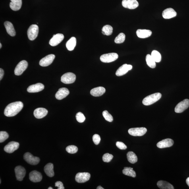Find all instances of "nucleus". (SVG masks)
Segmentation results:
<instances>
[{
	"label": "nucleus",
	"instance_id": "nucleus-1",
	"mask_svg": "<svg viewBox=\"0 0 189 189\" xmlns=\"http://www.w3.org/2000/svg\"><path fill=\"white\" fill-rule=\"evenodd\" d=\"M23 106V104L20 101L12 103L6 107L4 114L8 117H13L19 113Z\"/></svg>",
	"mask_w": 189,
	"mask_h": 189
},
{
	"label": "nucleus",
	"instance_id": "nucleus-2",
	"mask_svg": "<svg viewBox=\"0 0 189 189\" xmlns=\"http://www.w3.org/2000/svg\"><path fill=\"white\" fill-rule=\"evenodd\" d=\"M161 97V93H155L145 97L142 102L143 104L145 105H149L153 104L159 100Z\"/></svg>",
	"mask_w": 189,
	"mask_h": 189
},
{
	"label": "nucleus",
	"instance_id": "nucleus-3",
	"mask_svg": "<svg viewBox=\"0 0 189 189\" xmlns=\"http://www.w3.org/2000/svg\"><path fill=\"white\" fill-rule=\"evenodd\" d=\"M39 33V27L37 25L33 24L29 27L28 36L29 40L33 41L37 38Z\"/></svg>",
	"mask_w": 189,
	"mask_h": 189
},
{
	"label": "nucleus",
	"instance_id": "nucleus-4",
	"mask_svg": "<svg viewBox=\"0 0 189 189\" xmlns=\"http://www.w3.org/2000/svg\"><path fill=\"white\" fill-rule=\"evenodd\" d=\"M118 57V54L115 53L104 54L101 56V61L104 63H110L115 61Z\"/></svg>",
	"mask_w": 189,
	"mask_h": 189
},
{
	"label": "nucleus",
	"instance_id": "nucleus-5",
	"mask_svg": "<svg viewBox=\"0 0 189 189\" xmlns=\"http://www.w3.org/2000/svg\"><path fill=\"white\" fill-rule=\"evenodd\" d=\"M76 76L72 72H67L61 76V81L66 84H72L75 81Z\"/></svg>",
	"mask_w": 189,
	"mask_h": 189
},
{
	"label": "nucleus",
	"instance_id": "nucleus-6",
	"mask_svg": "<svg viewBox=\"0 0 189 189\" xmlns=\"http://www.w3.org/2000/svg\"><path fill=\"white\" fill-rule=\"evenodd\" d=\"M28 66V62L25 60H22L18 63L14 70V74L16 75H21L26 70Z\"/></svg>",
	"mask_w": 189,
	"mask_h": 189
},
{
	"label": "nucleus",
	"instance_id": "nucleus-7",
	"mask_svg": "<svg viewBox=\"0 0 189 189\" xmlns=\"http://www.w3.org/2000/svg\"><path fill=\"white\" fill-rule=\"evenodd\" d=\"M24 158L30 164L35 165L38 164L40 161L39 158L34 156L31 153L27 152L24 155Z\"/></svg>",
	"mask_w": 189,
	"mask_h": 189
},
{
	"label": "nucleus",
	"instance_id": "nucleus-8",
	"mask_svg": "<svg viewBox=\"0 0 189 189\" xmlns=\"http://www.w3.org/2000/svg\"><path fill=\"white\" fill-rule=\"evenodd\" d=\"M147 131L145 128H131L128 130V132L131 135L134 136H142L144 135Z\"/></svg>",
	"mask_w": 189,
	"mask_h": 189
},
{
	"label": "nucleus",
	"instance_id": "nucleus-9",
	"mask_svg": "<svg viewBox=\"0 0 189 189\" xmlns=\"http://www.w3.org/2000/svg\"><path fill=\"white\" fill-rule=\"evenodd\" d=\"M189 107V100L188 99H185L181 102L176 105L175 108L176 113H182Z\"/></svg>",
	"mask_w": 189,
	"mask_h": 189
},
{
	"label": "nucleus",
	"instance_id": "nucleus-10",
	"mask_svg": "<svg viewBox=\"0 0 189 189\" xmlns=\"http://www.w3.org/2000/svg\"><path fill=\"white\" fill-rule=\"evenodd\" d=\"M55 58V55L53 54L46 56L40 60L39 65L42 67H47L52 63Z\"/></svg>",
	"mask_w": 189,
	"mask_h": 189
},
{
	"label": "nucleus",
	"instance_id": "nucleus-11",
	"mask_svg": "<svg viewBox=\"0 0 189 189\" xmlns=\"http://www.w3.org/2000/svg\"><path fill=\"white\" fill-rule=\"evenodd\" d=\"M122 5L125 8L134 9L138 7L139 3L137 0H123Z\"/></svg>",
	"mask_w": 189,
	"mask_h": 189
},
{
	"label": "nucleus",
	"instance_id": "nucleus-12",
	"mask_svg": "<svg viewBox=\"0 0 189 189\" xmlns=\"http://www.w3.org/2000/svg\"><path fill=\"white\" fill-rule=\"evenodd\" d=\"M90 178V174L87 172L78 173L75 176V180L77 182L82 183L88 181Z\"/></svg>",
	"mask_w": 189,
	"mask_h": 189
},
{
	"label": "nucleus",
	"instance_id": "nucleus-13",
	"mask_svg": "<svg viewBox=\"0 0 189 189\" xmlns=\"http://www.w3.org/2000/svg\"><path fill=\"white\" fill-rule=\"evenodd\" d=\"M14 170L16 179L19 181H22L26 175L25 169L22 166H18L16 167Z\"/></svg>",
	"mask_w": 189,
	"mask_h": 189
},
{
	"label": "nucleus",
	"instance_id": "nucleus-14",
	"mask_svg": "<svg viewBox=\"0 0 189 189\" xmlns=\"http://www.w3.org/2000/svg\"><path fill=\"white\" fill-rule=\"evenodd\" d=\"M64 38V36L63 34H58L54 35L52 38L49 41V44L52 46H56L61 42Z\"/></svg>",
	"mask_w": 189,
	"mask_h": 189
},
{
	"label": "nucleus",
	"instance_id": "nucleus-15",
	"mask_svg": "<svg viewBox=\"0 0 189 189\" xmlns=\"http://www.w3.org/2000/svg\"><path fill=\"white\" fill-rule=\"evenodd\" d=\"M19 144L18 142H11L6 145L4 148V150L6 152L11 153L14 152L19 148Z\"/></svg>",
	"mask_w": 189,
	"mask_h": 189
},
{
	"label": "nucleus",
	"instance_id": "nucleus-16",
	"mask_svg": "<svg viewBox=\"0 0 189 189\" xmlns=\"http://www.w3.org/2000/svg\"><path fill=\"white\" fill-rule=\"evenodd\" d=\"M132 66L131 65L124 64L120 67L116 72V75L118 76H122L127 73L129 70L132 69Z\"/></svg>",
	"mask_w": 189,
	"mask_h": 189
},
{
	"label": "nucleus",
	"instance_id": "nucleus-17",
	"mask_svg": "<svg viewBox=\"0 0 189 189\" xmlns=\"http://www.w3.org/2000/svg\"><path fill=\"white\" fill-rule=\"evenodd\" d=\"M44 89V86L41 83H37L29 86L27 91L28 93H35L40 92Z\"/></svg>",
	"mask_w": 189,
	"mask_h": 189
},
{
	"label": "nucleus",
	"instance_id": "nucleus-18",
	"mask_svg": "<svg viewBox=\"0 0 189 189\" xmlns=\"http://www.w3.org/2000/svg\"><path fill=\"white\" fill-rule=\"evenodd\" d=\"M42 174L40 172L37 171L31 172L29 174V179L33 182H40L42 180Z\"/></svg>",
	"mask_w": 189,
	"mask_h": 189
},
{
	"label": "nucleus",
	"instance_id": "nucleus-19",
	"mask_svg": "<svg viewBox=\"0 0 189 189\" xmlns=\"http://www.w3.org/2000/svg\"><path fill=\"white\" fill-rule=\"evenodd\" d=\"M174 141L171 139H165L157 143V146L160 149H163L169 147L173 146Z\"/></svg>",
	"mask_w": 189,
	"mask_h": 189
},
{
	"label": "nucleus",
	"instance_id": "nucleus-20",
	"mask_svg": "<svg viewBox=\"0 0 189 189\" xmlns=\"http://www.w3.org/2000/svg\"><path fill=\"white\" fill-rule=\"evenodd\" d=\"M69 91L68 89L65 88H62L59 89L55 94L56 98L58 100H61L69 94Z\"/></svg>",
	"mask_w": 189,
	"mask_h": 189
},
{
	"label": "nucleus",
	"instance_id": "nucleus-21",
	"mask_svg": "<svg viewBox=\"0 0 189 189\" xmlns=\"http://www.w3.org/2000/svg\"><path fill=\"white\" fill-rule=\"evenodd\" d=\"M176 12L171 8H167L164 10L163 12V17L165 19H169L176 16Z\"/></svg>",
	"mask_w": 189,
	"mask_h": 189
},
{
	"label": "nucleus",
	"instance_id": "nucleus-22",
	"mask_svg": "<svg viewBox=\"0 0 189 189\" xmlns=\"http://www.w3.org/2000/svg\"><path fill=\"white\" fill-rule=\"evenodd\" d=\"M48 111L47 109L44 108H38L35 110L34 115L35 117L38 119H41L45 117L47 115Z\"/></svg>",
	"mask_w": 189,
	"mask_h": 189
},
{
	"label": "nucleus",
	"instance_id": "nucleus-23",
	"mask_svg": "<svg viewBox=\"0 0 189 189\" xmlns=\"http://www.w3.org/2000/svg\"><path fill=\"white\" fill-rule=\"evenodd\" d=\"M105 92V89L102 87L93 88L90 91V94L95 97H99L102 95Z\"/></svg>",
	"mask_w": 189,
	"mask_h": 189
},
{
	"label": "nucleus",
	"instance_id": "nucleus-24",
	"mask_svg": "<svg viewBox=\"0 0 189 189\" xmlns=\"http://www.w3.org/2000/svg\"><path fill=\"white\" fill-rule=\"evenodd\" d=\"M152 34V31L149 30L138 29L136 31L137 36L140 38H148L151 36Z\"/></svg>",
	"mask_w": 189,
	"mask_h": 189
},
{
	"label": "nucleus",
	"instance_id": "nucleus-25",
	"mask_svg": "<svg viewBox=\"0 0 189 189\" xmlns=\"http://www.w3.org/2000/svg\"><path fill=\"white\" fill-rule=\"evenodd\" d=\"M4 25L8 34L12 37L15 36L16 34V31L12 23L6 21L4 23Z\"/></svg>",
	"mask_w": 189,
	"mask_h": 189
},
{
	"label": "nucleus",
	"instance_id": "nucleus-26",
	"mask_svg": "<svg viewBox=\"0 0 189 189\" xmlns=\"http://www.w3.org/2000/svg\"><path fill=\"white\" fill-rule=\"evenodd\" d=\"M10 7L11 9L14 11H17L21 8L22 0H11Z\"/></svg>",
	"mask_w": 189,
	"mask_h": 189
},
{
	"label": "nucleus",
	"instance_id": "nucleus-27",
	"mask_svg": "<svg viewBox=\"0 0 189 189\" xmlns=\"http://www.w3.org/2000/svg\"><path fill=\"white\" fill-rule=\"evenodd\" d=\"M44 171L46 175L50 177H52L55 175L54 171V165L53 164H47L44 167Z\"/></svg>",
	"mask_w": 189,
	"mask_h": 189
},
{
	"label": "nucleus",
	"instance_id": "nucleus-28",
	"mask_svg": "<svg viewBox=\"0 0 189 189\" xmlns=\"http://www.w3.org/2000/svg\"><path fill=\"white\" fill-rule=\"evenodd\" d=\"M76 44V39L75 37H72L66 43V46L68 51L73 50Z\"/></svg>",
	"mask_w": 189,
	"mask_h": 189
},
{
	"label": "nucleus",
	"instance_id": "nucleus-29",
	"mask_svg": "<svg viewBox=\"0 0 189 189\" xmlns=\"http://www.w3.org/2000/svg\"><path fill=\"white\" fill-rule=\"evenodd\" d=\"M157 186L161 189H174V187L170 183L161 180L158 182Z\"/></svg>",
	"mask_w": 189,
	"mask_h": 189
},
{
	"label": "nucleus",
	"instance_id": "nucleus-30",
	"mask_svg": "<svg viewBox=\"0 0 189 189\" xmlns=\"http://www.w3.org/2000/svg\"><path fill=\"white\" fill-rule=\"evenodd\" d=\"M123 173L124 175L131 176V177L134 178L136 176V173L133 168L131 167H125L123 170Z\"/></svg>",
	"mask_w": 189,
	"mask_h": 189
},
{
	"label": "nucleus",
	"instance_id": "nucleus-31",
	"mask_svg": "<svg viewBox=\"0 0 189 189\" xmlns=\"http://www.w3.org/2000/svg\"><path fill=\"white\" fill-rule=\"evenodd\" d=\"M127 157L128 161L131 163H135L138 161L137 157L133 152H128L127 154Z\"/></svg>",
	"mask_w": 189,
	"mask_h": 189
},
{
	"label": "nucleus",
	"instance_id": "nucleus-32",
	"mask_svg": "<svg viewBox=\"0 0 189 189\" xmlns=\"http://www.w3.org/2000/svg\"><path fill=\"white\" fill-rule=\"evenodd\" d=\"M146 60L147 65L149 67L154 68L156 67L155 62L153 59L151 55H147L146 56Z\"/></svg>",
	"mask_w": 189,
	"mask_h": 189
},
{
	"label": "nucleus",
	"instance_id": "nucleus-33",
	"mask_svg": "<svg viewBox=\"0 0 189 189\" xmlns=\"http://www.w3.org/2000/svg\"><path fill=\"white\" fill-rule=\"evenodd\" d=\"M113 27L108 25L104 26L102 28V31L104 32L105 35L107 36H110L113 34Z\"/></svg>",
	"mask_w": 189,
	"mask_h": 189
},
{
	"label": "nucleus",
	"instance_id": "nucleus-34",
	"mask_svg": "<svg viewBox=\"0 0 189 189\" xmlns=\"http://www.w3.org/2000/svg\"><path fill=\"white\" fill-rule=\"evenodd\" d=\"M151 55L155 61L156 62H160L161 60V55L158 51L154 50L151 53Z\"/></svg>",
	"mask_w": 189,
	"mask_h": 189
},
{
	"label": "nucleus",
	"instance_id": "nucleus-35",
	"mask_svg": "<svg viewBox=\"0 0 189 189\" xmlns=\"http://www.w3.org/2000/svg\"><path fill=\"white\" fill-rule=\"evenodd\" d=\"M126 39V35L123 33H120L118 36L116 37L115 39V42L116 43H123Z\"/></svg>",
	"mask_w": 189,
	"mask_h": 189
},
{
	"label": "nucleus",
	"instance_id": "nucleus-36",
	"mask_svg": "<svg viewBox=\"0 0 189 189\" xmlns=\"http://www.w3.org/2000/svg\"><path fill=\"white\" fill-rule=\"evenodd\" d=\"M66 150L69 153L74 154L77 152L78 148L74 145H69L66 147Z\"/></svg>",
	"mask_w": 189,
	"mask_h": 189
},
{
	"label": "nucleus",
	"instance_id": "nucleus-37",
	"mask_svg": "<svg viewBox=\"0 0 189 189\" xmlns=\"http://www.w3.org/2000/svg\"><path fill=\"white\" fill-rule=\"evenodd\" d=\"M102 115L105 119L107 121L111 122L113 121V116L110 114L107 111H103Z\"/></svg>",
	"mask_w": 189,
	"mask_h": 189
},
{
	"label": "nucleus",
	"instance_id": "nucleus-38",
	"mask_svg": "<svg viewBox=\"0 0 189 189\" xmlns=\"http://www.w3.org/2000/svg\"><path fill=\"white\" fill-rule=\"evenodd\" d=\"M113 158V155L108 153H105L102 157L103 161L105 162L109 163Z\"/></svg>",
	"mask_w": 189,
	"mask_h": 189
},
{
	"label": "nucleus",
	"instance_id": "nucleus-39",
	"mask_svg": "<svg viewBox=\"0 0 189 189\" xmlns=\"http://www.w3.org/2000/svg\"><path fill=\"white\" fill-rule=\"evenodd\" d=\"M76 118L77 120L80 123L84 122L86 120V117L81 112H78L76 114Z\"/></svg>",
	"mask_w": 189,
	"mask_h": 189
},
{
	"label": "nucleus",
	"instance_id": "nucleus-40",
	"mask_svg": "<svg viewBox=\"0 0 189 189\" xmlns=\"http://www.w3.org/2000/svg\"><path fill=\"white\" fill-rule=\"evenodd\" d=\"M9 135L5 131L0 132V143H3L9 138Z\"/></svg>",
	"mask_w": 189,
	"mask_h": 189
},
{
	"label": "nucleus",
	"instance_id": "nucleus-41",
	"mask_svg": "<svg viewBox=\"0 0 189 189\" xmlns=\"http://www.w3.org/2000/svg\"><path fill=\"white\" fill-rule=\"evenodd\" d=\"M93 143L95 145H98L100 142V137L98 134H95L93 136Z\"/></svg>",
	"mask_w": 189,
	"mask_h": 189
},
{
	"label": "nucleus",
	"instance_id": "nucleus-42",
	"mask_svg": "<svg viewBox=\"0 0 189 189\" xmlns=\"http://www.w3.org/2000/svg\"><path fill=\"white\" fill-rule=\"evenodd\" d=\"M116 145L118 148L121 149H125L127 148V146L124 143L120 142H117L116 143Z\"/></svg>",
	"mask_w": 189,
	"mask_h": 189
},
{
	"label": "nucleus",
	"instance_id": "nucleus-43",
	"mask_svg": "<svg viewBox=\"0 0 189 189\" xmlns=\"http://www.w3.org/2000/svg\"><path fill=\"white\" fill-rule=\"evenodd\" d=\"M55 186L58 187V189H64L65 188L63 186V185L61 182H55Z\"/></svg>",
	"mask_w": 189,
	"mask_h": 189
},
{
	"label": "nucleus",
	"instance_id": "nucleus-44",
	"mask_svg": "<svg viewBox=\"0 0 189 189\" xmlns=\"http://www.w3.org/2000/svg\"><path fill=\"white\" fill-rule=\"evenodd\" d=\"M4 75V70L1 68L0 69V80H1L2 79Z\"/></svg>",
	"mask_w": 189,
	"mask_h": 189
},
{
	"label": "nucleus",
	"instance_id": "nucleus-45",
	"mask_svg": "<svg viewBox=\"0 0 189 189\" xmlns=\"http://www.w3.org/2000/svg\"><path fill=\"white\" fill-rule=\"evenodd\" d=\"M186 182L187 185H188L189 187V177L186 180Z\"/></svg>",
	"mask_w": 189,
	"mask_h": 189
},
{
	"label": "nucleus",
	"instance_id": "nucleus-46",
	"mask_svg": "<svg viewBox=\"0 0 189 189\" xmlns=\"http://www.w3.org/2000/svg\"><path fill=\"white\" fill-rule=\"evenodd\" d=\"M97 189H104V188H102V187L101 186H99L98 187H97Z\"/></svg>",
	"mask_w": 189,
	"mask_h": 189
},
{
	"label": "nucleus",
	"instance_id": "nucleus-47",
	"mask_svg": "<svg viewBox=\"0 0 189 189\" xmlns=\"http://www.w3.org/2000/svg\"><path fill=\"white\" fill-rule=\"evenodd\" d=\"M2 47V45H1V43H0V48H1Z\"/></svg>",
	"mask_w": 189,
	"mask_h": 189
},
{
	"label": "nucleus",
	"instance_id": "nucleus-48",
	"mask_svg": "<svg viewBox=\"0 0 189 189\" xmlns=\"http://www.w3.org/2000/svg\"><path fill=\"white\" fill-rule=\"evenodd\" d=\"M53 188H52V187H49V188H48V189H53Z\"/></svg>",
	"mask_w": 189,
	"mask_h": 189
}]
</instances>
